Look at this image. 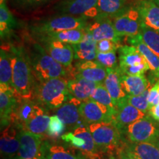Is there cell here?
<instances>
[{
	"mask_svg": "<svg viewBox=\"0 0 159 159\" xmlns=\"http://www.w3.org/2000/svg\"><path fill=\"white\" fill-rule=\"evenodd\" d=\"M122 145L134 152L140 159H159V149L156 144L148 142L134 143L122 141Z\"/></svg>",
	"mask_w": 159,
	"mask_h": 159,
	"instance_id": "29",
	"label": "cell"
},
{
	"mask_svg": "<svg viewBox=\"0 0 159 159\" xmlns=\"http://www.w3.org/2000/svg\"><path fill=\"white\" fill-rule=\"evenodd\" d=\"M150 88L144 91L142 94L137 95V96H130L128 95V98H127V101L128 103L133 105V106L139 110L142 111V112L145 113V114H148L149 111V103H148V94L149 91H150Z\"/></svg>",
	"mask_w": 159,
	"mask_h": 159,
	"instance_id": "36",
	"label": "cell"
},
{
	"mask_svg": "<svg viewBox=\"0 0 159 159\" xmlns=\"http://www.w3.org/2000/svg\"><path fill=\"white\" fill-rule=\"evenodd\" d=\"M85 33H86L85 28L74 29L60 31L57 32V33H48V34L39 35V36L35 37H45L47 38V39L57 40V41L69 43V44H77L83 39Z\"/></svg>",
	"mask_w": 159,
	"mask_h": 159,
	"instance_id": "31",
	"label": "cell"
},
{
	"mask_svg": "<svg viewBox=\"0 0 159 159\" xmlns=\"http://www.w3.org/2000/svg\"><path fill=\"white\" fill-rule=\"evenodd\" d=\"M147 116V114L135 108L126 101L117 108L116 113L113 121L118 130L120 131L128 125L144 118Z\"/></svg>",
	"mask_w": 159,
	"mask_h": 159,
	"instance_id": "22",
	"label": "cell"
},
{
	"mask_svg": "<svg viewBox=\"0 0 159 159\" xmlns=\"http://www.w3.org/2000/svg\"><path fill=\"white\" fill-rule=\"evenodd\" d=\"M116 155L118 159H140L136 155L125 148L122 145H121L120 148L116 150Z\"/></svg>",
	"mask_w": 159,
	"mask_h": 159,
	"instance_id": "41",
	"label": "cell"
},
{
	"mask_svg": "<svg viewBox=\"0 0 159 159\" xmlns=\"http://www.w3.org/2000/svg\"><path fill=\"white\" fill-rule=\"evenodd\" d=\"M36 39L48 54L55 61L66 68L71 66L75 59V52L72 45L45 37H38Z\"/></svg>",
	"mask_w": 159,
	"mask_h": 159,
	"instance_id": "12",
	"label": "cell"
},
{
	"mask_svg": "<svg viewBox=\"0 0 159 159\" xmlns=\"http://www.w3.org/2000/svg\"><path fill=\"white\" fill-rule=\"evenodd\" d=\"M152 1H153V2H154L156 4V5H158V6H159V0H152Z\"/></svg>",
	"mask_w": 159,
	"mask_h": 159,
	"instance_id": "44",
	"label": "cell"
},
{
	"mask_svg": "<svg viewBox=\"0 0 159 159\" xmlns=\"http://www.w3.org/2000/svg\"><path fill=\"white\" fill-rule=\"evenodd\" d=\"M50 1L51 0H11L13 7L24 11L38 8Z\"/></svg>",
	"mask_w": 159,
	"mask_h": 159,
	"instance_id": "37",
	"label": "cell"
},
{
	"mask_svg": "<svg viewBox=\"0 0 159 159\" xmlns=\"http://www.w3.org/2000/svg\"><path fill=\"white\" fill-rule=\"evenodd\" d=\"M156 145H157V147H158V149H159V142H158V143H157V144H156Z\"/></svg>",
	"mask_w": 159,
	"mask_h": 159,
	"instance_id": "46",
	"label": "cell"
},
{
	"mask_svg": "<svg viewBox=\"0 0 159 159\" xmlns=\"http://www.w3.org/2000/svg\"><path fill=\"white\" fill-rule=\"evenodd\" d=\"M87 25L88 24L85 18L61 15L38 21L30 27V30L35 36H39L68 30L85 29Z\"/></svg>",
	"mask_w": 159,
	"mask_h": 159,
	"instance_id": "8",
	"label": "cell"
},
{
	"mask_svg": "<svg viewBox=\"0 0 159 159\" xmlns=\"http://www.w3.org/2000/svg\"><path fill=\"white\" fill-rule=\"evenodd\" d=\"M122 75L119 66L115 68L107 69V77L104 81L105 88L110 94L116 109L121 104L126 102L128 96L122 89Z\"/></svg>",
	"mask_w": 159,
	"mask_h": 159,
	"instance_id": "16",
	"label": "cell"
},
{
	"mask_svg": "<svg viewBox=\"0 0 159 159\" xmlns=\"http://www.w3.org/2000/svg\"><path fill=\"white\" fill-rule=\"evenodd\" d=\"M119 66L122 73L131 67L147 63V60L143 56L142 53L134 46L123 45L119 49Z\"/></svg>",
	"mask_w": 159,
	"mask_h": 159,
	"instance_id": "24",
	"label": "cell"
},
{
	"mask_svg": "<svg viewBox=\"0 0 159 159\" xmlns=\"http://www.w3.org/2000/svg\"><path fill=\"white\" fill-rule=\"evenodd\" d=\"M81 103L82 102L80 100L72 96L61 108L55 111V115L65 124L67 131L73 130L75 127L83 122L79 111Z\"/></svg>",
	"mask_w": 159,
	"mask_h": 159,
	"instance_id": "19",
	"label": "cell"
},
{
	"mask_svg": "<svg viewBox=\"0 0 159 159\" xmlns=\"http://www.w3.org/2000/svg\"><path fill=\"white\" fill-rule=\"evenodd\" d=\"M66 130V125L57 115L50 116V121L47 130V137L50 140L57 141Z\"/></svg>",
	"mask_w": 159,
	"mask_h": 159,
	"instance_id": "35",
	"label": "cell"
},
{
	"mask_svg": "<svg viewBox=\"0 0 159 159\" xmlns=\"http://www.w3.org/2000/svg\"><path fill=\"white\" fill-rule=\"evenodd\" d=\"M44 139L43 144V159H89L80 151L63 142Z\"/></svg>",
	"mask_w": 159,
	"mask_h": 159,
	"instance_id": "14",
	"label": "cell"
},
{
	"mask_svg": "<svg viewBox=\"0 0 159 159\" xmlns=\"http://www.w3.org/2000/svg\"><path fill=\"white\" fill-rule=\"evenodd\" d=\"M148 114L154 120L159 122V104L151 108L148 111Z\"/></svg>",
	"mask_w": 159,
	"mask_h": 159,
	"instance_id": "42",
	"label": "cell"
},
{
	"mask_svg": "<svg viewBox=\"0 0 159 159\" xmlns=\"http://www.w3.org/2000/svg\"><path fill=\"white\" fill-rule=\"evenodd\" d=\"M98 85L99 83L91 82L77 75L68 80L69 92L81 102L90 99L91 94Z\"/></svg>",
	"mask_w": 159,
	"mask_h": 159,
	"instance_id": "23",
	"label": "cell"
},
{
	"mask_svg": "<svg viewBox=\"0 0 159 159\" xmlns=\"http://www.w3.org/2000/svg\"><path fill=\"white\" fill-rule=\"evenodd\" d=\"M90 99L104 105L105 106L108 107L111 111L116 113V108L115 107L114 103L113 102V99L111 98L110 94H109L107 89L105 88L104 83L99 84L95 88L91 95Z\"/></svg>",
	"mask_w": 159,
	"mask_h": 159,
	"instance_id": "34",
	"label": "cell"
},
{
	"mask_svg": "<svg viewBox=\"0 0 159 159\" xmlns=\"http://www.w3.org/2000/svg\"><path fill=\"white\" fill-rule=\"evenodd\" d=\"M0 84L13 87V63L9 47L6 49L2 46L0 49Z\"/></svg>",
	"mask_w": 159,
	"mask_h": 159,
	"instance_id": "30",
	"label": "cell"
},
{
	"mask_svg": "<svg viewBox=\"0 0 159 159\" xmlns=\"http://www.w3.org/2000/svg\"><path fill=\"white\" fill-rule=\"evenodd\" d=\"M18 104L14 89L5 84H0V119L1 130L11 122V116Z\"/></svg>",
	"mask_w": 159,
	"mask_h": 159,
	"instance_id": "17",
	"label": "cell"
},
{
	"mask_svg": "<svg viewBox=\"0 0 159 159\" xmlns=\"http://www.w3.org/2000/svg\"><path fill=\"white\" fill-rule=\"evenodd\" d=\"M13 63V87L18 100L33 99L37 80L33 74L27 52L22 47H9Z\"/></svg>",
	"mask_w": 159,
	"mask_h": 159,
	"instance_id": "2",
	"label": "cell"
},
{
	"mask_svg": "<svg viewBox=\"0 0 159 159\" xmlns=\"http://www.w3.org/2000/svg\"><path fill=\"white\" fill-rule=\"evenodd\" d=\"M85 31L90 33L97 42L107 39L120 43L122 39V38L117 35L114 24L110 18L96 19L94 23L87 25Z\"/></svg>",
	"mask_w": 159,
	"mask_h": 159,
	"instance_id": "18",
	"label": "cell"
},
{
	"mask_svg": "<svg viewBox=\"0 0 159 159\" xmlns=\"http://www.w3.org/2000/svg\"><path fill=\"white\" fill-rule=\"evenodd\" d=\"M122 85L123 90L130 96H137L142 94L144 91L151 87L150 82L144 75L131 76L122 75Z\"/></svg>",
	"mask_w": 159,
	"mask_h": 159,
	"instance_id": "27",
	"label": "cell"
},
{
	"mask_svg": "<svg viewBox=\"0 0 159 159\" xmlns=\"http://www.w3.org/2000/svg\"><path fill=\"white\" fill-rule=\"evenodd\" d=\"M89 128L95 144L103 154H111L122 145V136L114 121L89 125Z\"/></svg>",
	"mask_w": 159,
	"mask_h": 159,
	"instance_id": "7",
	"label": "cell"
},
{
	"mask_svg": "<svg viewBox=\"0 0 159 159\" xmlns=\"http://www.w3.org/2000/svg\"><path fill=\"white\" fill-rule=\"evenodd\" d=\"M75 52V59L79 61H94L97 56V41L89 33H85L82 41L71 44Z\"/></svg>",
	"mask_w": 159,
	"mask_h": 159,
	"instance_id": "25",
	"label": "cell"
},
{
	"mask_svg": "<svg viewBox=\"0 0 159 159\" xmlns=\"http://www.w3.org/2000/svg\"><path fill=\"white\" fill-rule=\"evenodd\" d=\"M20 131L21 129L13 122H11L2 130L0 150L5 159H12L18 153L20 147Z\"/></svg>",
	"mask_w": 159,
	"mask_h": 159,
	"instance_id": "15",
	"label": "cell"
},
{
	"mask_svg": "<svg viewBox=\"0 0 159 159\" xmlns=\"http://www.w3.org/2000/svg\"><path fill=\"white\" fill-rule=\"evenodd\" d=\"M79 111L82 120L87 125L111 122L116 114L108 107L91 99L82 102Z\"/></svg>",
	"mask_w": 159,
	"mask_h": 159,
	"instance_id": "13",
	"label": "cell"
},
{
	"mask_svg": "<svg viewBox=\"0 0 159 159\" xmlns=\"http://www.w3.org/2000/svg\"><path fill=\"white\" fill-rule=\"evenodd\" d=\"M49 121V111L33 99L18 100V104L11 116V122L15 123L21 130L45 139L47 137Z\"/></svg>",
	"mask_w": 159,
	"mask_h": 159,
	"instance_id": "1",
	"label": "cell"
},
{
	"mask_svg": "<svg viewBox=\"0 0 159 159\" xmlns=\"http://www.w3.org/2000/svg\"><path fill=\"white\" fill-rule=\"evenodd\" d=\"M127 0H98L99 15L95 19L103 18H116L128 8Z\"/></svg>",
	"mask_w": 159,
	"mask_h": 159,
	"instance_id": "28",
	"label": "cell"
},
{
	"mask_svg": "<svg viewBox=\"0 0 159 159\" xmlns=\"http://www.w3.org/2000/svg\"><path fill=\"white\" fill-rule=\"evenodd\" d=\"M128 43L134 46L142 53L143 56L148 61L150 70L155 78H159V57L155 54L143 41L140 33L134 37L128 38Z\"/></svg>",
	"mask_w": 159,
	"mask_h": 159,
	"instance_id": "26",
	"label": "cell"
},
{
	"mask_svg": "<svg viewBox=\"0 0 159 159\" xmlns=\"http://www.w3.org/2000/svg\"><path fill=\"white\" fill-rule=\"evenodd\" d=\"M17 26V22L13 14L7 8L6 3L0 4V35L1 39L8 36Z\"/></svg>",
	"mask_w": 159,
	"mask_h": 159,
	"instance_id": "32",
	"label": "cell"
},
{
	"mask_svg": "<svg viewBox=\"0 0 159 159\" xmlns=\"http://www.w3.org/2000/svg\"><path fill=\"white\" fill-rule=\"evenodd\" d=\"M71 97L68 80L65 77H58L44 82H37L33 99L49 111L61 108Z\"/></svg>",
	"mask_w": 159,
	"mask_h": 159,
	"instance_id": "3",
	"label": "cell"
},
{
	"mask_svg": "<svg viewBox=\"0 0 159 159\" xmlns=\"http://www.w3.org/2000/svg\"><path fill=\"white\" fill-rule=\"evenodd\" d=\"M75 75L99 84L104 83L107 77V69L96 60L80 61L75 64Z\"/></svg>",
	"mask_w": 159,
	"mask_h": 159,
	"instance_id": "20",
	"label": "cell"
},
{
	"mask_svg": "<svg viewBox=\"0 0 159 159\" xmlns=\"http://www.w3.org/2000/svg\"><path fill=\"white\" fill-rule=\"evenodd\" d=\"M120 43H116L111 40H101L97 42V52H110L119 49L121 47Z\"/></svg>",
	"mask_w": 159,
	"mask_h": 159,
	"instance_id": "39",
	"label": "cell"
},
{
	"mask_svg": "<svg viewBox=\"0 0 159 159\" xmlns=\"http://www.w3.org/2000/svg\"><path fill=\"white\" fill-rule=\"evenodd\" d=\"M140 35L145 44L159 57V33L142 25Z\"/></svg>",
	"mask_w": 159,
	"mask_h": 159,
	"instance_id": "33",
	"label": "cell"
},
{
	"mask_svg": "<svg viewBox=\"0 0 159 159\" xmlns=\"http://www.w3.org/2000/svg\"><path fill=\"white\" fill-rule=\"evenodd\" d=\"M148 100L149 103V110L159 104V79L156 81L155 85L150 89Z\"/></svg>",
	"mask_w": 159,
	"mask_h": 159,
	"instance_id": "40",
	"label": "cell"
},
{
	"mask_svg": "<svg viewBox=\"0 0 159 159\" xmlns=\"http://www.w3.org/2000/svg\"><path fill=\"white\" fill-rule=\"evenodd\" d=\"M96 61L106 69H112L118 66L116 51L110 52H97Z\"/></svg>",
	"mask_w": 159,
	"mask_h": 159,
	"instance_id": "38",
	"label": "cell"
},
{
	"mask_svg": "<svg viewBox=\"0 0 159 159\" xmlns=\"http://www.w3.org/2000/svg\"><path fill=\"white\" fill-rule=\"evenodd\" d=\"M19 139V150L12 159H43V144L45 138L21 130Z\"/></svg>",
	"mask_w": 159,
	"mask_h": 159,
	"instance_id": "10",
	"label": "cell"
},
{
	"mask_svg": "<svg viewBox=\"0 0 159 159\" xmlns=\"http://www.w3.org/2000/svg\"><path fill=\"white\" fill-rule=\"evenodd\" d=\"M119 132L122 141L156 144L159 142V124L148 115L128 125Z\"/></svg>",
	"mask_w": 159,
	"mask_h": 159,
	"instance_id": "5",
	"label": "cell"
},
{
	"mask_svg": "<svg viewBox=\"0 0 159 159\" xmlns=\"http://www.w3.org/2000/svg\"><path fill=\"white\" fill-rule=\"evenodd\" d=\"M135 7L140 15L142 25L159 33V6L152 0H139Z\"/></svg>",
	"mask_w": 159,
	"mask_h": 159,
	"instance_id": "21",
	"label": "cell"
},
{
	"mask_svg": "<svg viewBox=\"0 0 159 159\" xmlns=\"http://www.w3.org/2000/svg\"><path fill=\"white\" fill-rule=\"evenodd\" d=\"M108 159H118V158H116V157H115L114 156H113V155H111Z\"/></svg>",
	"mask_w": 159,
	"mask_h": 159,
	"instance_id": "43",
	"label": "cell"
},
{
	"mask_svg": "<svg viewBox=\"0 0 159 159\" xmlns=\"http://www.w3.org/2000/svg\"><path fill=\"white\" fill-rule=\"evenodd\" d=\"M6 0H0V4H2V3H5Z\"/></svg>",
	"mask_w": 159,
	"mask_h": 159,
	"instance_id": "45",
	"label": "cell"
},
{
	"mask_svg": "<svg viewBox=\"0 0 159 159\" xmlns=\"http://www.w3.org/2000/svg\"><path fill=\"white\" fill-rule=\"evenodd\" d=\"M27 54L37 82L66 76V68L51 57L41 43H33Z\"/></svg>",
	"mask_w": 159,
	"mask_h": 159,
	"instance_id": "4",
	"label": "cell"
},
{
	"mask_svg": "<svg viewBox=\"0 0 159 159\" xmlns=\"http://www.w3.org/2000/svg\"><path fill=\"white\" fill-rule=\"evenodd\" d=\"M61 139L66 144L80 151L89 159H100L103 154L95 144L89 125L84 122L79 124L73 130L66 132Z\"/></svg>",
	"mask_w": 159,
	"mask_h": 159,
	"instance_id": "6",
	"label": "cell"
},
{
	"mask_svg": "<svg viewBox=\"0 0 159 159\" xmlns=\"http://www.w3.org/2000/svg\"><path fill=\"white\" fill-rule=\"evenodd\" d=\"M97 4L98 0H61L55 9L62 15L96 19L99 15Z\"/></svg>",
	"mask_w": 159,
	"mask_h": 159,
	"instance_id": "9",
	"label": "cell"
},
{
	"mask_svg": "<svg viewBox=\"0 0 159 159\" xmlns=\"http://www.w3.org/2000/svg\"><path fill=\"white\" fill-rule=\"evenodd\" d=\"M115 30L119 37H134L140 33L142 21L136 7H129L124 13L114 18Z\"/></svg>",
	"mask_w": 159,
	"mask_h": 159,
	"instance_id": "11",
	"label": "cell"
}]
</instances>
